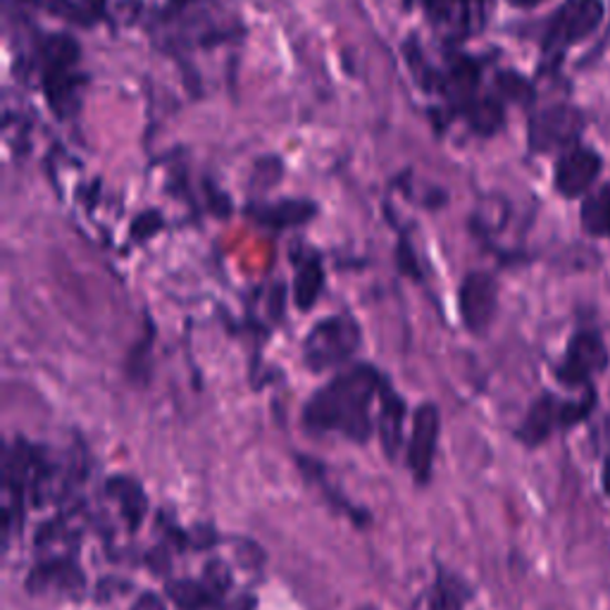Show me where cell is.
Masks as SVG:
<instances>
[{
  "label": "cell",
  "instance_id": "cell-12",
  "mask_svg": "<svg viewBox=\"0 0 610 610\" xmlns=\"http://www.w3.org/2000/svg\"><path fill=\"white\" fill-rule=\"evenodd\" d=\"M562 425V403H558L551 394H544L535 405H531L523 427L518 432L520 440L527 446L541 444L546 436L554 432V427Z\"/></svg>",
  "mask_w": 610,
  "mask_h": 610
},
{
  "label": "cell",
  "instance_id": "cell-19",
  "mask_svg": "<svg viewBox=\"0 0 610 610\" xmlns=\"http://www.w3.org/2000/svg\"><path fill=\"white\" fill-rule=\"evenodd\" d=\"M37 585L39 589L49 585H58L60 589H76V585L80 587L84 585V577L72 566V562L53 560V562H43V566H39L34 575H31L29 587H37Z\"/></svg>",
  "mask_w": 610,
  "mask_h": 610
},
{
  "label": "cell",
  "instance_id": "cell-8",
  "mask_svg": "<svg viewBox=\"0 0 610 610\" xmlns=\"http://www.w3.org/2000/svg\"><path fill=\"white\" fill-rule=\"evenodd\" d=\"M603 161L597 151L587 146H572L560 155L556 163L554 182L558 194L566 198H577L591 189V184L601 175Z\"/></svg>",
  "mask_w": 610,
  "mask_h": 610
},
{
  "label": "cell",
  "instance_id": "cell-13",
  "mask_svg": "<svg viewBox=\"0 0 610 610\" xmlns=\"http://www.w3.org/2000/svg\"><path fill=\"white\" fill-rule=\"evenodd\" d=\"M427 20L451 39L465 37L471 29V0H420Z\"/></svg>",
  "mask_w": 610,
  "mask_h": 610
},
{
  "label": "cell",
  "instance_id": "cell-9",
  "mask_svg": "<svg viewBox=\"0 0 610 610\" xmlns=\"http://www.w3.org/2000/svg\"><path fill=\"white\" fill-rule=\"evenodd\" d=\"M440 427H442V420L436 405L432 403L422 405V409L415 413L413 436L409 444V465L417 482H427L432 475V461H434Z\"/></svg>",
  "mask_w": 610,
  "mask_h": 610
},
{
  "label": "cell",
  "instance_id": "cell-15",
  "mask_svg": "<svg viewBox=\"0 0 610 610\" xmlns=\"http://www.w3.org/2000/svg\"><path fill=\"white\" fill-rule=\"evenodd\" d=\"M463 115H465L467 124H471V130L479 136H494L506 122L504 103H500V99H496V96L475 99L471 105L465 107Z\"/></svg>",
  "mask_w": 610,
  "mask_h": 610
},
{
  "label": "cell",
  "instance_id": "cell-23",
  "mask_svg": "<svg viewBox=\"0 0 610 610\" xmlns=\"http://www.w3.org/2000/svg\"><path fill=\"white\" fill-rule=\"evenodd\" d=\"M161 227H163V220H161V215H158V213L141 215L138 220L134 223V237L146 239V237H151V234L158 231Z\"/></svg>",
  "mask_w": 610,
  "mask_h": 610
},
{
  "label": "cell",
  "instance_id": "cell-18",
  "mask_svg": "<svg viewBox=\"0 0 610 610\" xmlns=\"http://www.w3.org/2000/svg\"><path fill=\"white\" fill-rule=\"evenodd\" d=\"M169 599L177 603L182 610H203V608H217L220 599L215 597L213 589L206 582H194V580H175L167 585Z\"/></svg>",
  "mask_w": 610,
  "mask_h": 610
},
{
  "label": "cell",
  "instance_id": "cell-1",
  "mask_svg": "<svg viewBox=\"0 0 610 610\" xmlns=\"http://www.w3.org/2000/svg\"><path fill=\"white\" fill-rule=\"evenodd\" d=\"M384 386L382 374L370 365H355L322 386L303 411L312 432H339L353 442H368L372 432V401Z\"/></svg>",
  "mask_w": 610,
  "mask_h": 610
},
{
  "label": "cell",
  "instance_id": "cell-14",
  "mask_svg": "<svg viewBox=\"0 0 610 610\" xmlns=\"http://www.w3.org/2000/svg\"><path fill=\"white\" fill-rule=\"evenodd\" d=\"M403 417H405V403L391 391L384 382L382 386V415H380V434L384 451L391 458L396 456L403 444Z\"/></svg>",
  "mask_w": 610,
  "mask_h": 610
},
{
  "label": "cell",
  "instance_id": "cell-22",
  "mask_svg": "<svg viewBox=\"0 0 610 610\" xmlns=\"http://www.w3.org/2000/svg\"><path fill=\"white\" fill-rule=\"evenodd\" d=\"M281 177V163L277 158L270 161H258L254 169V186L256 189H268V186H275Z\"/></svg>",
  "mask_w": 610,
  "mask_h": 610
},
{
  "label": "cell",
  "instance_id": "cell-5",
  "mask_svg": "<svg viewBox=\"0 0 610 610\" xmlns=\"http://www.w3.org/2000/svg\"><path fill=\"white\" fill-rule=\"evenodd\" d=\"M80 60V45L68 37H55L45 45V72L43 89L53 111L65 115V107H72L76 99V76L72 68Z\"/></svg>",
  "mask_w": 610,
  "mask_h": 610
},
{
  "label": "cell",
  "instance_id": "cell-25",
  "mask_svg": "<svg viewBox=\"0 0 610 610\" xmlns=\"http://www.w3.org/2000/svg\"><path fill=\"white\" fill-rule=\"evenodd\" d=\"M508 3H510L513 8H520V10H531V8H537V6H541V3H544V0H508Z\"/></svg>",
  "mask_w": 610,
  "mask_h": 610
},
{
  "label": "cell",
  "instance_id": "cell-21",
  "mask_svg": "<svg viewBox=\"0 0 610 610\" xmlns=\"http://www.w3.org/2000/svg\"><path fill=\"white\" fill-rule=\"evenodd\" d=\"M496 89L506 101H515L520 105H529L535 101V89L518 72H500L496 76Z\"/></svg>",
  "mask_w": 610,
  "mask_h": 610
},
{
  "label": "cell",
  "instance_id": "cell-24",
  "mask_svg": "<svg viewBox=\"0 0 610 610\" xmlns=\"http://www.w3.org/2000/svg\"><path fill=\"white\" fill-rule=\"evenodd\" d=\"M132 610H165V606L158 597H153V593H144V597H138Z\"/></svg>",
  "mask_w": 610,
  "mask_h": 610
},
{
  "label": "cell",
  "instance_id": "cell-6",
  "mask_svg": "<svg viewBox=\"0 0 610 610\" xmlns=\"http://www.w3.org/2000/svg\"><path fill=\"white\" fill-rule=\"evenodd\" d=\"M461 318L473 334H484L492 327L498 308L496 279L487 272H471L458 291Z\"/></svg>",
  "mask_w": 610,
  "mask_h": 610
},
{
  "label": "cell",
  "instance_id": "cell-26",
  "mask_svg": "<svg viewBox=\"0 0 610 610\" xmlns=\"http://www.w3.org/2000/svg\"><path fill=\"white\" fill-rule=\"evenodd\" d=\"M603 489L610 496V461L603 465Z\"/></svg>",
  "mask_w": 610,
  "mask_h": 610
},
{
  "label": "cell",
  "instance_id": "cell-2",
  "mask_svg": "<svg viewBox=\"0 0 610 610\" xmlns=\"http://www.w3.org/2000/svg\"><path fill=\"white\" fill-rule=\"evenodd\" d=\"M361 347V330L347 316H334L312 327L306 343L303 358L312 372H322L347 363Z\"/></svg>",
  "mask_w": 610,
  "mask_h": 610
},
{
  "label": "cell",
  "instance_id": "cell-20",
  "mask_svg": "<svg viewBox=\"0 0 610 610\" xmlns=\"http://www.w3.org/2000/svg\"><path fill=\"white\" fill-rule=\"evenodd\" d=\"M582 227L593 237H610V186L582 203Z\"/></svg>",
  "mask_w": 610,
  "mask_h": 610
},
{
  "label": "cell",
  "instance_id": "cell-10",
  "mask_svg": "<svg viewBox=\"0 0 610 610\" xmlns=\"http://www.w3.org/2000/svg\"><path fill=\"white\" fill-rule=\"evenodd\" d=\"M316 213L318 206L308 198H279L275 203H262V206L250 208V215H254L256 223L272 229L306 225L316 217Z\"/></svg>",
  "mask_w": 610,
  "mask_h": 610
},
{
  "label": "cell",
  "instance_id": "cell-27",
  "mask_svg": "<svg viewBox=\"0 0 610 610\" xmlns=\"http://www.w3.org/2000/svg\"><path fill=\"white\" fill-rule=\"evenodd\" d=\"M603 434H606V442H608V446H610V417L606 420V425H603Z\"/></svg>",
  "mask_w": 610,
  "mask_h": 610
},
{
  "label": "cell",
  "instance_id": "cell-11",
  "mask_svg": "<svg viewBox=\"0 0 610 610\" xmlns=\"http://www.w3.org/2000/svg\"><path fill=\"white\" fill-rule=\"evenodd\" d=\"M479 86V65L473 58H461L453 62L448 72L440 80V89L446 93V99L465 111L477 96Z\"/></svg>",
  "mask_w": 610,
  "mask_h": 610
},
{
  "label": "cell",
  "instance_id": "cell-16",
  "mask_svg": "<svg viewBox=\"0 0 610 610\" xmlns=\"http://www.w3.org/2000/svg\"><path fill=\"white\" fill-rule=\"evenodd\" d=\"M322 287H324L322 265L316 258L306 260L299 268V272H296V279H293V303H296V308L310 310L312 306L318 303Z\"/></svg>",
  "mask_w": 610,
  "mask_h": 610
},
{
  "label": "cell",
  "instance_id": "cell-17",
  "mask_svg": "<svg viewBox=\"0 0 610 610\" xmlns=\"http://www.w3.org/2000/svg\"><path fill=\"white\" fill-rule=\"evenodd\" d=\"M107 492L113 494V498L120 500L122 515L127 518L130 527L138 529L141 520H144V513H146V496H144V492H141L138 484L127 477H117L107 484Z\"/></svg>",
  "mask_w": 610,
  "mask_h": 610
},
{
  "label": "cell",
  "instance_id": "cell-4",
  "mask_svg": "<svg viewBox=\"0 0 610 610\" xmlns=\"http://www.w3.org/2000/svg\"><path fill=\"white\" fill-rule=\"evenodd\" d=\"M585 130V115L568 103L544 107L529 120V148L535 153H551L558 148H572Z\"/></svg>",
  "mask_w": 610,
  "mask_h": 610
},
{
  "label": "cell",
  "instance_id": "cell-3",
  "mask_svg": "<svg viewBox=\"0 0 610 610\" xmlns=\"http://www.w3.org/2000/svg\"><path fill=\"white\" fill-rule=\"evenodd\" d=\"M603 20V0H566L549 22L544 53L560 58L570 45L589 39Z\"/></svg>",
  "mask_w": 610,
  "mask_h": 610
},
{
  "label": "cell",
  "instance_id": "cell-7",
  "mask_svg": "<svg viewBox=\"0 0 610 610\" xmlns=\"http://www.w3.org/2000/svg\"><path fill=\"white\" fill-rule=\"evenodd\" d=\"M608 365V349L597 332H577L570 343L562 365L558 368V380L568 386L589 382L593 374L603 372Z\"/></svg>",
  "mask_w": 610,
  "mask_h": 610
}]
</instances>
